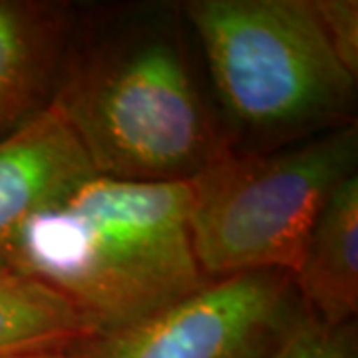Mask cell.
I'll return each instance as SVG.
<instances>
[{"label":"cell","instance_id":"obj_2","mask_svg":"<svg viewBox=\"0 0 358 358\" xmlns=\"http://www.w3.org/2000/svg\"><path fill=\"white\" fill-rule=\"evenodd\" d=\"M187 215V181L92 176L30 219L8 271L60 294L100 338L207 281L193 255Z\"/></svg>","mask_w":358,"mask_h":358},{"label":"cell","instance_id":"obj_1","mask_svg":"<svg viewBox=\"0 0 358 358\" xmlns=\"http://www.w3.org/2000/svg\"><path fill=\"white\" fill-rule=\"evenodd\" d=\"M179 4L78 10L52 106L96 176L178 183L231 152Z\"/></svg>","mask_w":358,"mask_h":358},{"label":"cell","instance_id":"obj_5","mask_svg":"<svg viewBox=\"0 0 358 358\" xmlns=\"http://www.w3.org/2000/svg\"><path fill=\"white\" fill-rule=\"evenodd\" d=\"M310 319L287 271L205 281L117 333L94 338V358H271Z\"/></svg>","mask_w":358,"mask_h":358},{"label":"cell","instance_id":"obj_3","mask_svg":"<svg viewBox=\"0 0 358 358\" xmlns=\"http://www.w3.org/2000/svg\"><path fill=\"white\" fill-rule=\"evenodd\" d=\"M231 152H267L352 122L357 76L310 0H187Z\"/></svg>","mask_w":358,"mask_h":358},{"label":"cell","instance_id":"obj_7","mask_svg":"<svg viewBox=\"0 0 358 358\" xmlns=\"http://www.w3.org/2000/svg\"><path fill=\"white\" fill-rule=\"evenodd\" d=\"M76 8L0 0V140L52 106Z\"/></svg>","mask_w":358,"mask_h":358},{"label":"cell","instance_id":"obj_12","mask_svg":"<svg viewBox=\"0 0 358 358\" xmlns=\"http://www.w3.org/2000/svg\"><path fill=\"white\" fill-rule=\"evenodd\" d=\"M92 341L76 343V345L50 346V348H38V350H26L16 355H6L0 358H94L92 355Z\"/></svg>","mask_w":358,"mask_h":358},{"label":"cell","instance_id":"obj_6","mask_svg":"<svg viewBox=\"0 0 358 358\" xmlns=\"http://www.w3.org/2000/svg\"><path fill=\"white\" fill-rule=\"evenodd\" d=\"M96 171L64 117L50 106L0 140V273L30 219Z\"/></svg>","mask_w":358,"mask_h":358},{"label":"cell","instance_id":"obj_9","mask_svg":"<svg viewBox=\"0 0 358 358\" xmlns=\"http://www.w3.org/2000/svg\"><path fill=\"white\" fill-rule=\"evenodd\" d=\"M94 338L60 294L24 275L0 273V357Z\"/></svg>","mask_w":358,"mask_h":358},{"label":"cell","instance_id":"obj_8","mask_svg":"<svg viewBox=\"0 0 358 358\" xmlns=\"http://www.w3.org/2000/svg\"><path fill=\"white\" fill-rule=\"evenodd\" d=\"M308 315L327 327L358 315V173L324 203L291 273Z\"/></svg>","mask_w":358,"mask_h":358},{"label":"cell","instance_id":"obj_11","mask_svg":"<svg viewBox=\"0 0 358 358\" xmlns=\"http://www.w3.org/2000/svg\"><path fill=\"white\" fill-rule=\"evenodd\" d=\"M336 58L358 76V2L357 0H310Z\"/></svg>","mask_w":358,"mask_h":358},{"label":"cell","instance_id":"obj_4","mask_svg":"<svg viewBox=\"0 0 358 358\" xmlns=\"http://www.w3.org/2000/svg\"><path fill=\"white\" fill-rule=\"evenodd\" d=\"M358 124L267 152H229L195 178L189 235L203 277L293 273L336 187L358 173Z\"/></svg>","mask_w":358,"mask_h":358},{"label":"cell","instance_id":"obj_10","mask_svg":"<svg viewBox=\"0 0 358 358\" xmlns=\"http://www.w3.org/2000/svg\"><path fill=\"white\" fill-rule=\"evenodd\" d=\"M271 358H358L357 320L327 327L310 317Z\"/></svg>","mask_w":358,"mask_h":358}]
</instances>
